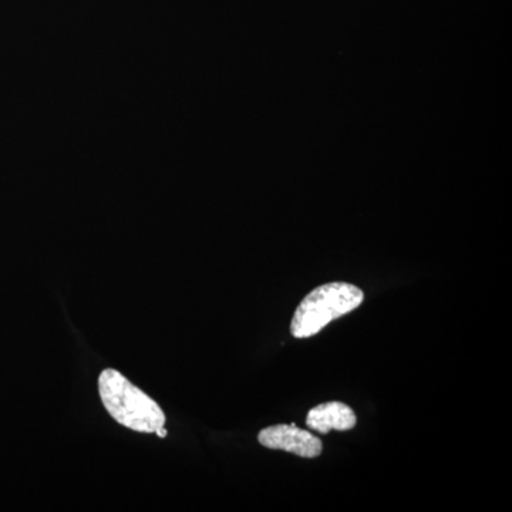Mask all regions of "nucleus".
<instances>
[{
    "label": "nucleus",
    "mask_w": 512,
    "mask_h": 512,
    "mask_svg": "<svg viewBox=\"0 0 512 512\" xmlns=\"http://www.w3.org/2000/svg\"><path fill=\"white\" fill-rule=\"evenodd\" d=\"M99 393L107 412L121 426L147 434L164 427L163 409L117 370L101 372Z\"/></svg>",
    "instance_id": "f257e3e1"
},
{
    "label": "nucleus",
    "mask_w": 512,
    "mask_h": 512,
    "mask_svg": "<svg viewBox=\"0 0 512 512\" xmlns=\"http://www.w3.org/2000/svg\"><path fill=\"white\" fill-rule=\"evenodd\" d=\"M365 293L348 282H332L318 286L299 303L293 315V338L306 339L318 335L333 320L342 318L359 308Z\"/></svg>",
    "instance_id": "f03ea898"
},
{
    "label": "nucleus",
    "mask_w": 512,
    "mask_h": 512,
    "mask_svg": "<svg viewBox=\"0 0 512 512\" xmlns=\"http://www.w3.org/2000/svg\"><path fill=\"white\" fill-rule=\"evenodd\" d=\"M259 444L271 450H282L299 457L315 458L322 454L323 444L311 431L298 429L295 423L276 424L259 431Z\"/></svg>",
    "instance_id": "7ed1b4c3"
},
{
    "label": "nucleus",
    "mask_w": 512,
    "mask_h": 512,
    "mask_svg": "<svg viewBox=\"0 0 512 512\" xmlns=\"http://www.w3.org/2000/svg\"><path fill=\"white\" fill-rule=\"evenodd\" d=\"M356 414L348 404L340 402L322 403L313 407L306 417V426L318 433L329 431H348L356 426Z\"/></svg>",
    "instance_id": "20e7f679"
},
{
    "label": "nucleus",
    "mask_w": 512,
    "mask_h": 512,
    "mask_svg": "<svg viewBox=\"0 0 512 512\" xmlns=\"http://www.w3.org/2000/svg\"><path fill=\"white\" fill-rule=\"evenodd\" d=\"M156 434L160 439H164V437L167 436V430H165L164 427H161V429L156 431Z\"/></svg>",
    "instance_id": "39448f33"
}]
</instances>
